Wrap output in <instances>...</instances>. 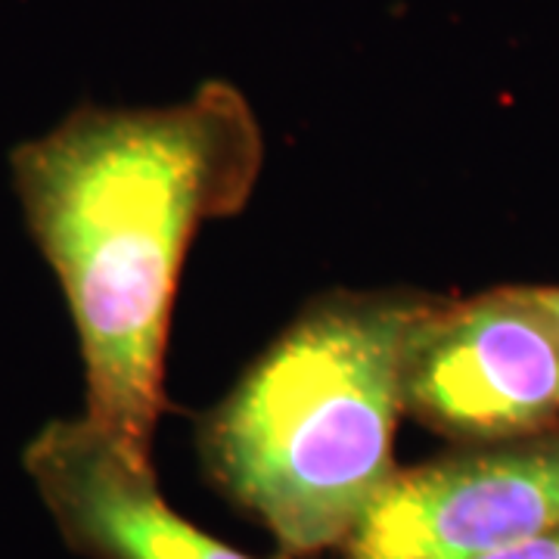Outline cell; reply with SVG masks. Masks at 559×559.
I'll return each mask as SVG.
<instances>
[{"instance_id":"52a82bcc","label":"cell","mask_w":559,"mask_h":559,"mask_svg":"<svg viewBox=\"0 0 559 559\" xmlns=\"http://www.w3.org/2000/svg\"><path fill=\"white\" fill-rule=\"evenodd\" d=\"M538 296L547 305V311L554 314V320L559 323V286H538Z\"/></svg>"},{"instance_id":"5b68a950","label":"cell","mask_w":559,"mask_h":559,"mask_svg":"<svg viewBox=\"0 0 559 559\" xmlns=\"http://www.w3.org/2000/svg\"><path fill=\"white\" fill-rule=\"evenodd\" d=\"M22 466L62 540L87 559H255L162 498L153 466L134 463L91 419H50Z\"/></svg>"},{"instance_id":"8992f818","label":"cell","mask_w":559,"mask_h":559,"mask_svg":"<svg viewBox=\"0 0 559 559\" xmlns=\"http://www.w3.org/2000/svg\"><path fill=\"white\" fill-rule=\"evenodd\" d=\"M479 559H559V528L535 535V538L528 540H520V544L495 550V554H485Z\"/></svg>"},{"instance_id":"3957f363","label":"cell","mask_w":559,"mask_h":559,"mask_svg":"<svg viewBox=\"0 0 559 559\" xmlns=\"http://www.w3.org/2000/svg\"><path fill=\"white\" fill-rule=\"evenodd\" d=\"M404 411L454 444H488L559 423V323L538 286L436 299L404 367Z\"/></svg>"},{"instance_id":"7a4b0ae2","label":"cell","mask_w":559,"mask_h":559,"mask_svg":"<svg viewBox=\"0 0 559 559\" xmlns=\"http://www.w3.org/2000/svg\"><path fill=\"white\" fill-rule=\"evenodd\" d=\"M436 299L320 293L202 414L205 476L283 557L342 550L395 479L407 352Z\"/></svg>"},{"instance_id":"6da1fadb","label":"cell","mask_w":559,"mask_h":559,"mask_svg":"<svg viewBox=\"0 0 559 559\" xmlns=\"http://www.w3.org/2000/svg\"><path fill=\"white\" fill-rule=\"evenodd\" d=\"M261 165V124L230 81L165 106H79L10 156L75 323L84 417L134 463L153 466L187 249L205 221L242 212Z\"/></svg>"},{"instance_id":"277c9868","label":"cell","mask_w":559,"mask_h":559,"mask_svg":"<svg viewBox=\"0 0 559 559\" xmlns=\"http://www.w3.org/2000/svg\"><path fill=\"white\" fill-rule=\"evenodd\" d=\"M559 528V426L401 466L342 559H479Z\"/></svg>"}]
</instances>
